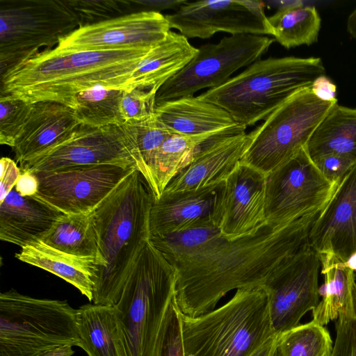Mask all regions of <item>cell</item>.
<instances>
[{
	"mask_svg": "<svg viewBox=\"0 0 356 356\" xmlns=\"http://www.w3.org/2000/svg\"><path fill=\"white\" fill-rule=\"evenodd\" d=\"M355 303L356 309V285ZM335 328L336 337L332 356H356V309L353 314H340Z\"/></svg>",
	"mask_w": 356,
	"mask_h": 356,
	"instance_id": "40",
	"label": "cell"
},
{
	"mask_svg": "<svg viewBox=\"0 0 356 356\" xmlns=\"http://www.w3.org/2000/svg\"><path fill=\"white\" fill-rule=\"evenodd\" d=\"M337 186L321 174L302 148L266 175L267 222L281 225L319 213L331 199Z\"/></svg>",
	"mask_w": 356,
	"mask_h": 356,
	"instance_id": "11",
	"label": "cell"
},
{
	"mask_svg": "<svg viewBox=\"0 0 356 356\" xmlns=\"http://www.w3.org/2000/svg\"><path fill=\"white\" fill-rule=\"evenodd\" d=\"M77 309L67 300L36 298L13 289L0 294V356H40L79 346Z\"/></svg>",
	"mask_w": 356,
	"mask_h": 356,
	"instance_id": "7",
	"label": "cell"
},
{
	"mask_svg": "<svg viewBox=\"0 0 356 356\" xmlns=\"http://www.w3.org/2000/svg\"><path fill=\"white\" fill-rule=\"evenodd\" d=\"M220 184L193 191L163 192L151 208V236L174 232L203 220H213Z\"/></svg>",
	"mask_w": 356,
	"mask_h": 356,
	"instance_id": "22",
	"label": "cell"
},
{
	"mask_svg": "<svg viewBox=\"0 0 356 356\" xmlns=\"http://www.w3.org/2000/svg\"><path fill=\"white\" fill-rule=\"evenodd\" d=\"M180 314L186 354L250 356L275 334L262 286L237 289L225 304L200 316Z\"/></svg>",
	"mask_w": 356,
	"mask_h": 356,
	"instance_id": "6",
	"label": "cell"
},
{
	"mask_svg": "<svg viewBox=\"0 0 356 356\" xmlns=\"http://www.w3.org/2000/svg\"><path fill=\"white\" fill-rule=\"evenodd\" d=\"M325 74L320 58L259 59L199 97L222 107L238 124L247 127L265 120L291 96L311 88L314 81Z\"/></svg>",
	"mask_w": 356,
	"mask_h": 356,
	"instance_id": "4",
	"label": "cell"
},
{
	"mask_svg": "<svg viewBox=\"0 0 356 356\" xmlns=\"http://www.w3.org/2000/svg\"><path fill=\"white\" fill-rule=\"evenodd\" d=\"M151 49L44 50L1 76V95L73 109L76 95L95 87L131 89L132 74Z\"/></svg>",
	"mask_w": 356,
	"mask_h": 356,
	"instance_id": "2",
	"label": "cell"
},
{
	"mask_svg": "<svg viewBox=\"0 0 356 356\" xmlns=\"http://www.w3.org/2000/svg\"><path fill=\"white\" fill-rule=\"evenodd\" d=\"M267 19L272 35L286 49L310 45L318 40L321 20L314 6L286 5Z\"/></svg>",
	"mask_w": 356,
	"mask_h": 356,
	"instance_id": "32",
	"label": "cell"
},
{
	"mask_svg": "<svg viewBox=\"0 0 356 356\" xmlns=\"http://www.w3.org/2000/svg\"><path fill=\"white\" fill-rule=\"evenodd\" d=\"M324 275L322 299L312 311L313 321L325 326L340 314L355 312V272L339 264L338 261L321 264Z\"/></svg>",
	"mask_w": 356,
	"mask_h": 356,
	"instance_id": "31",
	"label": "cell"
},
{
	"mask_svg": "<svg viewBox=\"0 0 356 356\" xmlns=\"http://www.w3.org/2000/svg\"><path fill=\"white\" fill-rule=\"evenodd\" d=\"M319 213L281 225L267 222L250 235L226 240L212 251L176 266L175 300L180 312L200 316L214 309L232 290L263 286L308 241Z\"/></svg>",
	"mask_w": 356,
	"mask_h": 356,
	"instance_id": "1",
	"label": "cell"
},
{
	"mask_svg": "<svg viewBox=\"0 0 356 356\" xmlns=\"http://www.w3.org/2000/svg\"><path fill=\"white\" fill-rule=\"evenodd\" d=\"M347 30L356 39V8L350 13L348 18Z\"/></svg>",
	"mask_w": 356,
	"mask_h": 356,
	"instance_id": "47",
	"label": "cell"
},
{
	"mask_svg": "<svg viewBox=\"0 0 356 356\" xmlns=\"http://www.w3.org/2000/svg\"><path fill=\"white\" fill-rule=\"evenodd\" d=\"M154 115L172 133L184 136L214 133L239 124L222 107L193 95L156 105Z\"/></svg>",
	"mask_w": 356,
	"mask_h": 356,
	"instance_id": "23",
	"label": "cell"
},
{
	"mask_svg": "<svg viewBox=\"0 0 356 356\" xmlns=\"http://www.w3.org/2000/svg\"><path fill=\"white\" fill-rule=\"evenodd\" d=\"M135 170L134 166L97 164L32 172L39 181L33 197L65 214L89 213Z\"/></svg>",
	"mask_w": 356,
	"mask_h": 356,
	"instance_id": "13",
	"label": "cell"
},
{
	"mask_svg": "<svg viewBox=\"0 0 356 356\" xmlns=\"http://www.w3.org/2000/svg\"><path fill=\"white\" fill-rule=\"evenodd\" d=\"M0 165V202H1L15 188L22 174V170L13 160L8 157H2Z\"/></svg>",
	"mask_w": 356,
	"mask_h": 356,
	"instance_id": "42",
	"label": "cell"
},
{
	"mask_svg": "<svg viewBox=\"0 0 356 356\" xmlns=\"http://www.w3.org/2000/svg\"><path fill=\"white\" fill-rule=\"evenodd\" d=\"M305 148L312 160L338 154L356 161V108L336 103L317 126Z\"/></svg>",
	"mask_w": 356,
	"mask_h": 356,
	"instance_id": "28",
	"label": "cell"
},
{
	"mask_svg": "<svg viewBox=\"0 0 356 356\" xmlns=\"http://www.w3.org/2000/svg\"><path fill=\"white\" fill-rule=\"evenodd\" d=\"M38 188L39 181L36 175L32 172L22 170L14 188L23 197H33L38 193Z\"/></svg>",
	"mask_w": 356,
	"mask_h": 356,
	"instance_id": "44",
	"label": "cell"
},
{
	"mask_svg": "<svg viewBox=\"0 0 356 356\" xmlns=\"http://www.w3.org/2000/svg\"><path fill=\"white\" fill-rule=\"evenodd\" d=\"M197 51L187 38L170 31L165 39L139 63L131 76V88L157 93L165 83L191 61Z\"/></svg>",
	"mask_w": 356,
	"mask_h": 356,
	"instance_id": "25",
	"label": "cell"
},
{
	"mask_svg": "<svg viewBox=\"0 0 356 356\" xmlns=\"http://www.w3.org/2000/svg\"><path fill=\"white\" fill-rule=\"evenodd\" d=\"M280 334H275L250 356H274L279 344Z\"/></svg>",
	"mask_w": 356,
	"mask_h": 356,
	"instance_id": "45",
	"label": "cell"
},
{
	"mask_svg": "<svg viewBox=\"0 0 356 356\" xmlns=\"http://www.w3.org/2000/svg\"><path fill=\"white\" fill-rule=\"evenodd\" d=\"M76 323L79 347L88 356H123L113 305H82Z\"/></svg>",
	"mask_w": 356,
	"mask_h": 356,
	"instance_id": "29",
	"label": "cell"
},
{
	"mask_svg": "<svg viewBox=\"0 0 356 356\" xmlns=\"http://www.w3.org/2000/svg\"><path fill=\"white\" fill-rule=\"evenodd\" d=\"M336 103L318 99L310 88L298 91L249 134L250 141L241 163L264 175L273 172L306 146Z\"/></svg>",
	"mask_w": 356,
	"mask_h": 356,
	"instance_id": "9",
	"label": "cell"
},
{
	"mask_svg": "<svg viewBox=\"0 0 356 356\" xmlns=\"http://www.w3.org/2000/svg\"><path fill=\"white\" fill-rule=\"evenodd\" d=\"M97 164L134 166L141 172L135 129L131 122L102 127L81 124L69 140L45 154L20 165V168L39 172Z\"/></svg>",
	"mask_w": 356,
	"mask_h": 356,
	"instance_id": "12",
	"label": "cell"
},
{
	"mask_svg": "<svg viewBox=\"0 0 356 356\" xmlns=\"http://www.w3.org/2000/svg\"><path fill=\"white\" fill-rule=\"evenodd\" d=\"M250 141L249 134L244 133L206 148L170 181L163 192L193 191L220 184L241 163Z\"/></svg>",
	"mask_w": 356,
	"mask_h": 356,
	"instance_id": "20",
	"label": "cell"
},
{
	"mask_svg": "<svg viewBox=\"0 0 356 356\" xmlns=\"http://www.w3.org/2000/svg\"><path fill=\"white\" fill-rule=\"evenodd\" d=\"M170 31L165 15L144 10L81 26L60 40L56 47L72 51L151 49Z\"/></svg>",
	"mask_w": 356,
	"mask_h": 356,
	"instance_id": "16",
	"label": "cell"
},
{
	"mask_svg": "<svg viewBox=\"0 0 356 356\" xmlns=\"http://www.w3.org/2000/svg\"><path fill=\"white\" fill-rule=\"evenodd\" d=\"M165 16L170 28L187 38L207 39L220 31L231 35H272L264 4L258 1H187Z\"/></svg>",
	"mask_w": 356,
	"mask_h": 356,
	"instance_id": "15",
	"label": "cell"
},
{
	"mask_svg": "<svg viewBox=\"0 0 356 356\" xmlns=\"http://www.w3.org/2000/svg\"><path fill=\"white\" fill-rule=\"evenodd\" d=\"M154 200L135 170L92 211L103 261L94 280V304L114 305L119 300L136 258L150 240Z\"/></svg>",
	"mask_w": 356,
	"mask_h": 356,
	"instance_id": "3",
	"label": "cell"
},
{
	"mask_svg": "<svg viewBox=\"0 0 356 356\" xmlns=\"http://www.w3.org/2000/svg\"><path fill=\"white\" fill-rule=\"evenodd\" d=\"M15 257L60 277L92 301L94 280L98 270L95 259L65 253L40 240L22 247Z\"/></svg>",
	"mask_w": 356,
	"mask_h": 356,
	"instance_id": "26",
	"label": "cell"
},
{
	"mask_svg": "<svg viewBox=\"0 0 356 356\" xmlns=\"http://www.w3.org/2000/svg\"><path fill=\"white\" fill-rule=\"evenodd\" d=\"M156 92L139 88L124 90L120 110L124 122L143 121L154 115Z\"/></svg>",
	"mask_w": 356,
	"mask_h": 356,
	"instance_id": "39",
	"label": "cell"
},
{
	"mask_svg": "<svg viewBox=\"0 0 356 356\" xmlns=\"http://www.w3.org/2000/svg\"><path fill=\"white\" fill-rule=\"evenodd\" d=\"M40 241L72 255L94 258L98 269L103 265L92 211L63 213Z\"/></svg>",
	"mask_w": 356,
	"mask_h": 356,
	"instance_id": "30",
	"label": "cell"
},
{
	"mask_svg": "<svg viewBox=\"0 0 356 356\" xmlns=\"http://www.w3.org/2000/svg\"><path fill=\"white\" fill-rule=\"evenodd\" d=\"M123 90L97 86L75 97L73 108L81 124L92 127L125 123L120 110Z\"/></svg>",
	"mask_w": 356,
	"mask_h": 356,
	"instance_id": "33",
	"label": "cell"
},
{
	"mask_svg": "<svg viewBox=\"0 0 356 356\" xmlns=\"http://www.w3.org/2000/svg\"><path fill=\"white\" fill-rule=\"evenodd\" d=\"M311 90L318 99L325 102H337L336 98L337 87L325 75L318 77L312 83Z\"/></svg>",
	"mask_w": 356,
	"mask_h": 356,
	"instance_id": "43",
	"label": "cell"
},
{
	"mask_svg": "<svg viewBox=\"0 0 356 356\" xmlns=\"http://www.w3.org/2000/svg\"><path fill=\"white\" fill-rule=\"evenodd\" d=\"M266 175L241 163L218 188L212 219L228 241L250 235L267 223Z\"/></svg>",
	"mask_w": 356,
	"mask_h": 356,
	"instance_id": "17",
	"label": "cell"
},
{
	"mask_svg": "<svg viewBox=\"0 0 356 356\" xmlns=\"http://www.w3.org/2000/svg\"><path fill=\"white\" fill-rule=\"evenodd\" d=\"M129 122L135 129L140 173L151 188L155 156L163 143L174 134L158 121L155 115L143 121Z\"/></svg>",
	"mask_w": 356,
	"mask_h": 356,
	"instance_id": "35",
	"label": "cell"
},
{
	"mask_svg": "<svg viewBox=\"0 0 356 356\" xmlns=\"http://www.w3.org/2000/svg\"><path fill=\"white\" fill-rule=\"evenodd\" d=\"M177 279L176 268L149 240L113 305L123 356H154L159 330L175 296Z\"/></svg>",
	"mask_w": 356,
	"mask_h": 356,
	"instance_id": "5",
	"label": "cell"
},
{
	"mask_svg": "<svg viewBox=\"0 0 356 356\" xmlns=\"http://www.w3.org/2000/svg\"><path fill=\"white\" fill-rule=\"evenodd\" d=\"M72 346H62L54 348L40 356H72L74 354V350Z\"/></svg>",
	"mask_w": 356,
	"mask_h": 356,
	"instance_id": "46",
	"label": "cell"
},
{
	"mask_svg": "<svg viewBox=\"0 0 356 356\" xmlns=\"http://www.w3.org/2000/svg\"><path fill=\"white\" fill-rule=\"evenodd\" d=\"M32 104L12 95L0 97V143L11 147L31 112Z\"/></svg>",
	"mask_w": 356,
	"mask_h": 356,
	"instance_id": "36",
	"label": "cell"
},
{
	"mask_svg": "<svg viewBox=\"0 0 356 356\" xmlns=\"http://www.w3.org/2000/svg\"><path fill=\"white\" fill-rule=\"evenodd\" d=\"M80 124L69 106L55 102L32 104L13 147L17 161L22 165L45 154L69 140Z\"/></svg>",
	"mask_w": 356,
	"mask_h": 356,
	"instance_id": "19",
	"label": "cell"
},
{
	"mask_svg": "<svg viewBox=\"0 0 356 356\" xmlns=\"http://www.w3.org/2000/svg\"><path fill=\"white\" fill-rule=\"evenodd\" d=\"M333 343L328 330L312 321L280 335L281 356H332Z\"/></svg>",
	"mask_w": 356,
	"mask_h": 356,
	"instance_id": "34",
	"label": "cell"
},
{
	"mask_svg": "<svg viewBox=\"0 0 356 356\" xmlns=\"http://www.w3.org/2000/svg\"><path fill=\"white\" fill-rule=\"evenodd\" d=\"M321 174L331 182H338L356 163V161L338 154H327L312 160Z\"/></svg>",
	"mask_w": 356,
	"mask_h": 356,
	"instance_id": "41",
	"label": "cell"
},
{
	"mask_svg": "<svg viewBox=\"0 0 356 356\" xmlns=\"http://www.w3.org/2000/svg\"><path fill=\"white\" fill-rule=\"evenodd\" d=\"M227 239L211 219L150 237V242L175 267L209 252Z\"/></svg>",
	"mask_w": 356,
	"mask_h": 356,
	"instance_id": "27",
	"label": "cell"
},
{
	"mask_svg": "<svg viewBox=\"0 0 356 356\" xmlns=\"http://www.w3.org/2000/svg\"><path fill=\"white\" fill-rule=\"evenodd\" d=\"M1 76L81 26L67 1H0Z\"/></svg>",
	"mask_w": 356,
	"mask_h": 356,
	"instance_id": "8",
	"label": "cell"
},
{
	"mask_svg": "<svg viewBox=\"0 0 356 356\" xmlns=\"http://www.w3.org/2000/svg\"><path fill=\"white\" fill-rule=\"evenodd\" d=\"M237 134L238 129L232 127L197 136L174 134L169 136L159 149L154 159L151 190L155 200L161 195L170 181L202 150Z\"/></svg>",
	"mask_w": 356,
	"mask_h": 356,
	"instance_id": "24",
	"label": "cell"
},
{
	"mask_svg": "<svg viewBox=\"0 0 356 356\" xmlns=\"http://www.w3.org/2000/svg\"><path fill=\"white\" fill-rule=\"evenodd\" d=\"M308 242L321 262H345L356 252V163L314 222Z\"/></svg>",
	"mask_w": 356,
	"mask_h": 356,
	"instance_id": "18",
	"label": "cell"
},
{
	"mask_svg": "<svg viewBox=\"0 0 356 356\" xmlns=\"http://www.w3.org/2000/svg\"><path fill=\"white\" fill-rule=\"evenodd\" d=\"M67 3L77 15L81 26L124 16L123 13L130 8L127 1L72 0Z\"/></svg>",
	"mask_w": 356,
	"mask_h": 356,
	"instance_id": "38",
	"label": "cell"
},
{
	"mask_svg": "<svg viewBox=\"0 0 356 356\" xmlns=\"http://www.w3.org/2000/svg\"><path fill=\"white\" fill-rule=\"evenodd\" d=\"M274 356H281V354H280V351L278 350V348H277V351H276V353H275Z\"/></svg>",
	"mask_w": 356,
	"mask_h": 356,
	"instance_id": "49",
	"label": "cell"
},
{
	"mask_svg": "<svg viewBox=\"0 0 356 356\" xmlns=\"http://www.w3.org/2000/svg\"><path fill=\"white\" fill-rule=\"evenodd\" d=\"M186 356H195V355L193 354H186Z\"/></svg>",
	"mask_w": 356,
	"mask_h": 356,
	"instance_id": "50",
	"label": "cell"
},
{
	"mask_svg": "<svg viewBox=\"0 0 356 356\" xmlns=\"http://www.w3.org/2000/svg\"><path fill=\"white\" fill-rule=\"evenodd\" d=\"M321 268L319 257L307 241L267 279L263 287L275 334L298 325L303 316L317 306Z\"/></svg>",
	"mask_w": 356,
	"mask_h": 356,
	"instance_id": "14",
	"label": "cell"
},
{
	"mask_svg": "<svg viewBox=\"0 0 356 356\" xmlns=\"http://www.w3.org/2000/svg\"><path fill=\"white\" fill-rule=\"evenodd\" d=\"M273 41L265 35L237 34L202 45L191 61L160 88L156 106L222 86L236 71L259 60Z\"/></svg>",
	"mask_w": 356,
	"mask_h": 356,
	"instance_id": "10",
	"label": "cell"
},
{
	"mask_svg": "<svg viewBox=\"0 0 356 356\" xmlns=\"http://www.w3.org/2000/svg\"><path fill=\"white\" fill-rule=\"evenodd\" d=\"M63 213L33 197H23L13 188L0 202V238L23 247L36 242Z\"/></svg>",
	"mask_w": 356,
	"mask_h": 356,
	"instance_id": "21",
	"label": "cell"
},
{
	"mask_svg": "<svg viewBox=\"0 0 356 356\" xmlns=\"http://www.w3.org/2000/svg\"><path fill=\"white\" fill-rule=\"evenodd\" d=\"M154 356H186L181 314L175 296L166 310L157 337Z\"/></svg>",
	"mask_w": 356,
	"mask_h": 356,
	"instance_id": "37",
	"label": "cell"
},
{
	"mask_svg": "<svg viewBox=\"0 0 356 356\" xmlns=\"http://www.w3.org/2000/svg\"><path fill=\"white\" fill-rule=\"evenodd\" d=\"M339 264L343 267L352 270L353 272L356 271V252L351 255L349 259L345 262H340Z\"/></svg>",
	"mask_w": 356,
	"mask_h": 356,
	"instance_id": "48",
	"label": "cell"
}]
</instances>
